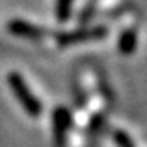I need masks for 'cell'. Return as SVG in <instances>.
<instances>
[{"label":"cell","instance_id":"6da1fadb","mask_svg":"<svg viewBox=\"0 0 147 147\" xmlns=\"http://www.w3.org/2000/svg\"><path fill=\"white\" fill-rule=\"evenodd\" d=\"M7 85L15 96V100L22 107V110L29 115L30 118H37L42 113V103L41 100L30 91L27 81L24 80V76L17 71L7 73Z\"/></svg>","mask_w":147,"mask_h":147},{"label":"cell","instance_id":"7a4b0ae2","mask_svg":"<svg viewBox=\"0 0 147 147\" xmlns=\"http://www.w3.org/2000/svg\"><path fill=\"white\" fill-rule=\"evenodd\" d=\"M108 29L105 26H91V27H81V29L61 32L56 36V42L61 47H68L74 44H83V42H93V41H102L107 37Z\"/></svg>","mask_w":147,"mask_h":147},{"label":"cell","instance_id":"3957f363","mask_svg":"<svg viewBox=\"0 0 147 147\" xmlns=\"http://www.w3.org/2000/svg\"><path fill=\"white\" fill-rule=\"evenodd\" d=\"M73 123H74V117L69 108L58 107L53 112V135H54L56 147H66L68 134L71 132Z\"/></svg>","mask_w":147,"mask_h":147},{"label":"cell","instance_id":"277c9868","mask_svg":"<svg viewBox=\"0 0 147 147\" xmlns=\"http://www.w3.org/2000/svg\"><path fill=\"white\" fill-rule=\"evenodd\" d=\"M7 30L15 36V37H20V39H29V41H37V39H42L46 36V30L39 26H34L30 24L29 20H24V19H12L7 22Z\"/></svg>","mask_w":147,"mask_h":147},{"label":"cell","instance_id":"5b68a950","mask_svg":"<svg viewBox=\"0 0 147 147\" xmlns=\"http://www.w3.org/2000/svg\"><path fill=\"white\" fill-rule=\"evenodd\" d=\"M137 49V32L135 29H125L118 37V53L122 56H132Z\"/></svg>","mask_w":147,"mask_h":147},{"label":"cell","instance_id":"8992f818","mask_svg":"<svg viewBox=\"0 0 147 147\" xmlns=\"http://www.w3.org/2000/svg\"><path fill=\"white\" fill-rule=\"evenodd\" d=\"M74 0H56V19L59 22H66L71 15Z\"/></svg>","mask_w":147,"mask_h":147},{"label":"cell","instance_id":"52a82bcc","mask_svg":"<svg viewBox=\"0 0 147 147\" xmlns=\"http://www.w3.org/2000/svg\"><path fill=\"white\" fill-rule=\"evenodd\" d=\"M112 139H113L117 147H135L132 137L122 129H113L112 130Z\"/></svg>","mask_w":147,"mask_h":147}]
</instances>
